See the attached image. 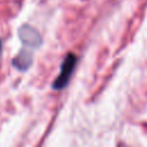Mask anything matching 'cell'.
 I'll use <instances>...</instances> for the list:
<instances>
[{
	"instance_id": "6da1fadb",
	"label": "cell",
	"mask_w": 147,
	"mask_h": 147,
	"mask_svg": "<svg viewBox=\"0 0 147 147\" xmlns=\"http://www.w3.org/2000/svg\"><path fill=\"white\" fill-rule=\"evenodd\" d=\"M76 62H77V57H76L75 54H72V53L67 54V56L64 57V60L61 64L60 74L55 78V80L53 82V85H52L53 90L60 91V90L64 88L68 85L69 79L72 75V71L76 67Z\"/></svg>"
},
{
	"instance_id": "7a4b0ae2",
	"label": "cell",
	"mask_w": 147,
	"mask_h": 147,
	"mask_svg": "<svg viewBox=\"0 0 147 147\" xmlns=\"http://www.w3.org/2000/svg\"><path fill=\"white\" fill-rule=\"evenodd\" d=\"M20 38L25 45L30 47H38L41 44L40 34L30 25H23L20 29Z\"/></svg>"
},
{
	"instance_id": "3957f363",
	"label": "cell",
	"mask_w": 147,
	"mask_h": 147,
	"mask_svg": "<svg viewBox=\"0 0 147 147\" xmlns=\"http://www.w3.org/2000/svg\"><path fill=\"white\" fill-rule=\"evenodd\" d=\"M32 63V56H31V53H28L25 51H22L14 60H13V65L21 70V71H24L26 70Z\"/></svg>"
},
{
	"instance_id": "277c9868",
	"label": "cell",
	"mask_w": 147,
	"mask_h": 147,
	"mask_svg": "<svg viewBox=\"0 0 147 147\" xmlns=\"http://www.w3.org/2000/svg\"><path fill=\"white\" fill-rule=\"evenodd\" d=\"M0 51H1V42H0Z\"/></svg>"
}]
</instances>
